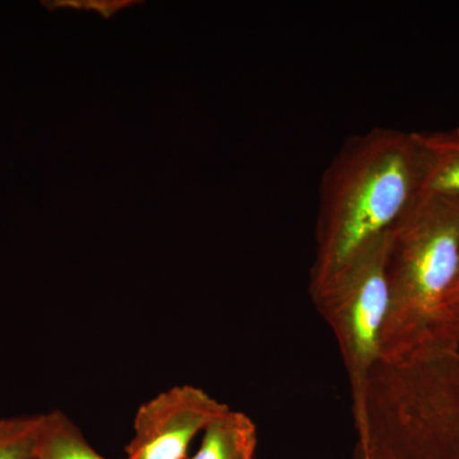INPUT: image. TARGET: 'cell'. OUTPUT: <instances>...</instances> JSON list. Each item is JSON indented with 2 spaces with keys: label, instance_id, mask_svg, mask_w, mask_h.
Segmentation results:
<instances>
[{
  "label": "cell",
  "instance_id": "obj_11",
  "mask_svg": "<svg viewBox=\"0 0 459 459\" xmlns=\"http://www.w3.org/2000/svg\"><path fill=\"white\" fill-rule=\"evenodd\" d=\"M455 309H459V281L449 290L444 301V320H446V313Z\"/></svg>",
  "mask_w": 459,
  "mask_h": 459
},
{
  "label": "cell",
  "instance_id": "obj_2",
  "mask_svg": "<svg viewBox=\"0 0 459 459\" xmlns=\"http://www.w3.org/2000/svg\"><path fill=\"white\" fill-rule=\"evenodd\" d=\"M459 272V198L425 195L388 231L389 307L380 361L448 349L444 301Z\"/></svg>",
  "mask_w": 459,
  "mask_h": 459
},
{
  "label": "cell",
  "instance_id": "obj_10",
  "mask_svg": "<svg viewBox=\"0 0 459 459\" xmlns=\"http://www.w3.org/2000/svg\"><path fill=\"white\" fill-rule=\"evenodd\" d=\"M134 3L133 0H54L42 2V4L49 11L60 8L87 9L98 12L102 17L110 18L123 8L131 7Z\"/></svg>",
  "mask_w": 459,
  "mask_h": 459
},
{
  "label": "cell",
  "instance_id": "obj_3",
  "mask_svg": "<svg viewBox=\"0 0 459 459\" xmlns=\"http://www.w3.org/2000/svg\"><path fill=\"white\" fill-rule=\"evenodd\" d=\"M386 249L388 232L362 247L325 283L310 290L314 305L340 347L351 389L353 416L361 409L371 373L382 355L389 307Z\"/></svg>",
  "mask_w": 459,
  "mask_h": 459
},
{
  "label": "cell",
  "instance_id": "obj_4",
  "mask_svg": "<svg viewBox=\"0 0 459 459\" xmlns=\"http://www.w3.org/2000/svg\"><path fill=\"white\" fill-rule=\"evenodd\" d=\"M228 410L198 386H171L138 407L126 459H186L193 439Z\"/></svg>",
  "mask_w": 459,
  "mask_h": 459
},
{
  "label": "cell",
  "instance_id": "obj_8",
  "mask_svg": "<svg viewBox=\"0 0 459 459\" xmlns=\"http://www.w3.org/2000/svg\"><path fill=\"white\" fill-rule=\"evenodd\" d=\"M402 459H459V389Z\"/></svg>",
  "mask_w": 459,
  "mask_h": 459
},
{
  "label": "cell",
  "instance_id": "obj_7",
  "mask_svg": "<svg viewBox=\"0 0 459 459\" xmlns=\"http://www.w3.org/2000/svg\"><path fill=\"white\" fill-rule=\"evenodd\" d=\"M35 459H107L87 442L81 429L62 411L47 413Z\"/></svg>",
  "mask_w": 459,
  "mask_h": 459
},
{
  "label": "cell",
  "instance_id": "obj_6",
  "mask_svg": "<svg viewBox=\"0 0 459 459\" xmlns=\"http://www.w3.org/2000/svg\"><path fill=\"white\" fill-rule=\"evenodd\" d=\"M258 431L247 413L226 411L204 431L198 452L190 459H256Z\"/></svg>",
  "mask_w": 459,
  "mask_h": 459
},
{
  "label": "cell",
  "instance_id": "obj_9",
  "mask_svg": "<svg viewBox=\"0 0 459 459\" xmlns=\"http://www.w3.org/2000/svg\"><path fill=\"white\" fill-rule=\"evenodd\" d=\"M47 413L0 418V459H35Z\"/></svg>",
  "mask_w": 459,
  "mask_h": 459
},
{
  "label": "cell",
  "instance_id": "obj_5",
  "mask_svg": "<svg viewBox=\"0 0 459 459\" xmlns=\"http://www.w3.org/2000/svg\"><path fill=\"white\" fill-rule=\"evenodd\" d=\"M422 161V193L459 198V126L412 132Z\"/></svg>",
  "mask_w": 459,
  "mask_h": 459
},
{
  "label": "cell",
  "instance_id": "obj_12",
  "mask_svg": "<svg viewBox=\"0 0 459 459\" xmlns=\"http://www.w3.org/2000/svg\"><path fill=\"white\" fill-rule=\"evenodd\" d=\"M458 281H459V272H458L457 281H455V282H458Z\"/></svg>",
  "mask_w": 459,
  "mask_h": 459
},
{
  "label": "cell",
  "instance_id": "obj_1",
  "mask_svg": "<svg viewBox=\"0 0 459 459\" xmlns=\"http://www.w3.org/2000/svg\"><path fill=\"white\" fill-rule=\"evenodd\" d=\"M421 195L412 132L377 126L344 142L320 183L310 290L386 234Z\"/></svg>",
  "mask_w": 459,
  "mask_h": 459
}]
</instances>
